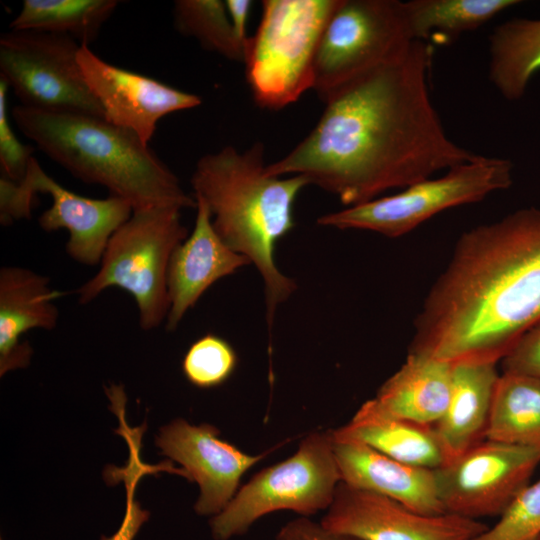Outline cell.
<instances>
[{
  "label": "cell",
  "instance_id": "obj_19",
  "mask_svg": "<svg viewBox=\"0 0 540 540\" xmlns=\"http://www.w3.org/2000/svg\"><path fill=\"white\" fill-rule=\"evenodd\" d=\"M496 364L453 363L450 400L445 413L434 425L446 463L485 439L493 394L500 376Z\"/></svg>",
  "mask_w": 540,
  "mask_h": 540
},
{
  "label": "cell",
  "instance_id": "obj_14",
  "mask_svg": "<svg viewBox=\"0 0 540 540\" xmlns=\"http://www.w3.org/2000/svg\"><path fill=\"white\" fill-rule=\"evenodd\" d=\"M219 433L213 425H192L178 418L163 426L155 440L163 455L182 466L185 478L199 485L194 506L199 515L220 513L239 490L243 474L271 451L247 454Z\"/></svg>",
  "mask_w": 540,
  "mask_h": 540
},
{
  "label": "cell",
  "instance_id": "obj_22",
  "mask_svg": "<svg viewBox=\"0 0 540 540\" xmlns=\"http://www.w3.org/2000/svg\"><path fill=\"white\" fill-rule=\"evenodd\" d=\"M540 71V19L514 18L489 37V80L507 100L520 99Z\"/></svg>",
  "mask_w": 540,
  "mask_h": 540
},
{
  "label": "cell",
  "instance_id": "obj_1",
  "mask_svg": "<svg viewBox=\"0 0 540 540\" xmlns=\"http://www.w3.org/2000/svg\"><path fill=\"white\" fill-rule=\"evenodd\" d=\"M433 55L432 44L413 41L339 89L309 134L267 164L268 173L302 175L350 207L473 159L447 135L432 102Z\"/></svg>",
  "mask_w": 540,
  "mask_h": 540
},
{
  "label": "cell",
  "instance_id": "obj_4",
  "mask_svg": "<svg viewBox=\"0 0 540 540\" xmlns=\"http://www.w3.org/2000/svg\"><path fill=\"white\" fill-rule=\"evenodd\" d=\"M19 130L83 182L106 187L133 210L196 208L176 175L134 132L104 118L48 112L23 105L12 110Z\"/></svg>",
  "mask_w": 540,
  "mask_h": 540
},
{
  "label": "cell",
  "instance_id": "obj_18",
  "mask_svg": "<svg viewBox=\"0 0 540 540\" xmlns=\"http://www.w3.org/2000/svg\"><path fill=\"white\" fill-rule=\"evenodd\" d=\"M50 279L28 268L0 269V375L29 365L32 348L21 341L31 329L52 330L59 319L54 300L62 292Z\"/></svg>",
  "mask_w": 540,
  "mask_h": 540
},
{
  "label": "cell",
  "instance_id": "obj_25",
  "mask_svg": "<svg viewBox=\"0 0 540 540\" xmlns=\"http://www.w3.org/2000/svg\"><path fill=\"white\" fill-rule=\"evenodd\" d=\"M118 4L116 0H24L10 28L67 35L89 44Z\"/></svg>",
  "mask_w": 540,
  "mask_h": 540
},
{
  "label": "cell",
  "instance_id": "obj_13",
  "mask_svg": "<svg viewBox=\"0 0 540 540\" xmlns=\"http://www.w3.org/2000/svg\"><path fill=\"white\" fill-rule=\"evenodd\" d=\"M37 193L52 198L51 207L38 219L40 227L47 232L66 229L69 233L66 253L88 266L100 263L110 238L133 212L130 203L120 197L92 199L67 190L32 157L24 178L13 184L11 197L19 208L31 209Z\"/></svg>",
  "mask_w": 540,
  "mask_h": 540
},
{
  "label": "cell",
  "instance_id": "obj_10",
  "mask_svg": "<svg viewBox=\"0 0 540 540\" xmlns=\"http://www.w3.org/2000/svg\"><path fill=\"white\" fill-rule=\"evenodd\" d=\"M81 45L67 35L11 30L0 37V79L23 106L105 119L78 63Z\"/></svg>",
  "mask_w": 540,
  "mask_h": 540
},
{
  "label": "cell",
  "instance_id": "obj_12",
  "mask_svg": "<svg viewBox=\"0 0 540 540\" xmlns=\"http://www.w3.org/2000/svg\"><path fill=\"white\" fill-rule=\"evenodd\" d=\"M320 523L356 540H473L488 527L451 513H419L342 481Z\"/></svg>",
  "mask_w": 540,
  "mask_h": 540
},
{
  "label": "cell",
  "instance_id": "obj_31",
  "mask_svg": "<svg viewBox=\"0 0 540 540\" xmlns=\"http://www.w3.org/2000/svg\"><path fill=\"white\" fill-rule=\"evenodd\" d=\"M501 361L503 372L540 379V321L518 339Z\"/></svg>",
  "mask_w": 540,
  "mask_h": 540
},
{
  "label": "cell",
  "instance_id": "obj_32",
  "mask_svg": "<svg viewBox=\"0 0 540 540\" xmlns=\"http://www.w3.org/2000/svg\"><path fill=\"white\" fill-rule=\"evenodd\" d=\"M275 540H356L352 537L332 532L321 523L301 516L285 524Z\"/></svg>",
  "mask_w": 540,
  "mask_h": 540
},
{
  "label": "cell",
  "instance_id": "obj_29",
  "mask_svg": "<svg viewBox=\"0 0 540 540\" xmlns=\"http://www.w3.org/2000/svg\"><path fill=\"white\" fill-rule=\"evenodd\" d=\"M128 446L130 456L127 466L113 471L120 474V477L123 478L126 484L127 501L125 515L118 530L109 537L102 536L101 540H134L141 526L149 518V512L142 509L139 502L135 499V488L143 475L160 471V466L145 465L141 462L139 456L140 442H130Z\"/></svg>",
  "mask_w": 540,
  "mask_h": 540
},
{
  "label": "cell",
  "instance_id": "obj_6",
  "mask_svg": "<svg viewBox=\"0 0 540 540\" xmlns=\"http://www.w3.org/2000/svg\"><path fill=\"white\" fill-rule=\"evenodd\" d=\"M340 0H265L243 63L255 102L278 110L313 89L318 44Z\"/></svg>",
  "mask_w": 540,
  "mask_h": 540
},
{
  "label": "cell",
  "instance_id": "obj_9",
  "mask_svg": "<svg viewBox=\"0 0 540 540\" xmlns=\"http://www.w3.org/2000/svg\"><path fill=\"white\" fill-rule=\"evenodd\" d=\"M413 41L403 1L340 0L318 44L313 90L325 102L400 55Z\"/></svg>",
  "mask_w": 540,
  "mask_h": 540
},
{
  "label": "cell",
  "instance_id": "obj_23",
  "mask_svg": "<svg viewBox=\"0 0 540 540\" xmlns=\"http://www.w3.org/2000/svg\"><path fill=\"white\" fill-rule=\"evenodd\" d=\"M485 439L540 451V379L500 374Z\"/></svg>",
  "mask_w": 540,
  "mask_h": 540
},
{
  "label": "cell",
  "instance_id": "obj_2",
  "mask_svg": "<svg viewBox=\"0 0 540 540\" xmlns=\"http://www.w3.org/2000/svg\"><path fill=\"white\" fill-rule=\"evenodd\" d=\"M540 321V209L464 232L428 292L409 352L457 363L502 360Z\"/></svg>",
  "mask_w": 540,
  "mask_h": 540
},
{
  "label": "cell",
  "instance_id": "obj_5",
  "mask_svg": "<svg viewBox=\"0 0 540 540\" xmlns=\"http://www.w3.org/2000/svg\"><path fill=\"white\" fill-rule=\"evenodd\" d=\"M180 212L176 207L133 210L110 238L97 273L76 290L79 303L87 304L105 289L118 287L134 298L143 330L165 322L170 258L188 237Z\"/></svg>",
  "mask_w": 540,
  "mask_h": 540
},
{
  "label": "cell",
  "instance_id": "obj_7",
  "mask_svg": "<svg viewBox=\"0 0 540 540\" xmlns=\"http://www.w3.org/2000/svg\"><path fill=\"white\" fill-rule=\"evenodd\" d=\"M341 482L332 430L306 435L286 460L262 469L210 520L215 540L245 534L261 517L281 510L311 516L327 510Z\"/></svg>",
  "mask_w": 540,
  "mask_h": 540
},
{
  "label": "cell",
  "instance_id": "obj_20",
  "mask_svg": "<svg viewBox=\"0 0 540 540\" xmlns=\"http://www.w3.org/2000/svg\"><path fill=\"white\" fill-rule=\"evenodd\" d=\"M453 363L409 352L405 362L373 398L384 412L413 422L435 425L451 394Z\"/></svg>",
  "mask_w": 540,
  "mask_h": 540
},
{
  "label": "cell",
  "instance_id": "obj_34",
  "mask_svg": "<svg viewBox=\"0 0 540 540\" xmlns=\"http://www.w3.org/2000/svg\"><path fill=\"white\" fill-rule=\"evenodd\" d=\"M536 540H540V536Z\"/></svg>",
  "mask_w": 540,
  "mask_h": 540
},
{
  "label": "cell",
  "instance_id": "obj_30",
  "mask_svg": "<svg viewBox=\"0 0 540 540\" xmlns=\"http://www.w3.org/2000/svg\"><path fill=\"white\" fill-rule=\"evenodd\" d=\"M8 84L0 79V163L4 177L20 182L27 171L34 148L22 144L13 132L7 113Z\"/></svg>",
  "mask_w": 540,
  "mask_h": 540
},
{
  "label": "cell",
  "instance_id": "obj_21",
  "mask_svg": "<svg viewBox=\"0 0 540 540\" xmlns=\"http://www.w3.org/2000/svg\"><path fill=\"white\" fill-rule=\"evenodd\" d=\"M334 432L406 464L437 469L446 463L434 425L390 415L380 409L373 398L364 402L351 420Z\"/></svg>",
  "mask_w": 540,
  "mask_h": 540
},
{
  "label": "cell",
  "instance_id": "obj_26",
  "mask_svg": "<svg viewBox=\"0 0 540 540\" xmlns=\"http://www.w3.org/2000/svg\"><path fill=\"white\" fill-rule=\"evenodd\" d=\"M173 17L175 28L183 35L197 39L207 50L243 63L245 47L235 35L225 1L178 0Z\"/></svg>",
  "mask_w": 540,
  "mask_h": 540
},
{
  "label": "cell",
  "instance_id": "obj_15",
  "mask_svg": "<svg viewBox=\"0 0 540 540\" xmlns=\"http://www.w3.org/2000/svg\"><path fill=\"white\" fill-rule=\"evenodd\" d=\"M78 63L105 119L134 132L145 144L162 117L195 108L202 102L195 94L105 62L88 44L81 45Z\"/></svg>",
  "mask_w": 540,
  "mask_h": 540
},
{
  "label": "cell",
  "instance_id": "obj_28",
  "mask_svg": "<svg viewBox=\"0 0 540 540\" xmlns=\"http://www.w3.org/2000/svg\"><path fill=\"white\" fill-rule=\"evenodd\" d=\"M498 517L473 540H536L540 536V479L526 485Z\"/></svg>",
  "mask_w": 540,
  "mask_h": 540
},
{
  "label": "cell",
  "instance_id": "obj_24",
  "mask_svg": "<svg viewBox=\"0 0 540 540\" xmlns=\"http://www.w3.org/2000/svg\"><path fill=\"white\" fill-rule=\"evenodd\" d=\"M518 0H410L404 9L414 41L447 45L476 30Z\"/></svg>",
  "mask_w": 540,
  "mask_h": 540
},
{
  "label": "cell",
  "instance_id": "obj_27",
  "mask_svg": "<svg viewBox=\"0 0 540 540\" xmlns=\"http://www.w3.org/2000/svg\"><path fill=\"white\" fill-rule=\"evenodd\" d=\"M237 361L235 350L225 339L206 334L187 350L182 371L194 386L212 388L221 385L232 375Z\"/></svg>",
  "mask_w": 540,
  "mask_h": 540
},
{
  "label": "cell",
  "instance_id": "obj_11",
  "mask_svg": "<svg viewBox=\"0 0 540 540\" xmlns=\"http://www.w3.org/2000/svg\"><path fill=\"white\" fill-rule=\"evenodd\" d=\"M539 464L536 449L484 439L435 469L440 501L461 517L500 516Z\"/></svg>",
  "mask_w": 540,
  "mask_h": 540
},
{
  "label": "cell",
  "instance_id": "obj_3",
  "mask_svg": "<svg viewBox=\"0 0 540 540\" xmlns=\"http://www.w3.org/2000/svg\"><path fill=\"white\" fill-rule=\"evenodd\" d=\"M191 185L194 197L208 206L220 239L261 275L271 329L278 306L297 289L276 265L275 247L294 228V203L309 182L302 175L268 173L264 146L256 142L244 151L226 146L202 156Z\"/></svg>",
  "mask_w": 540,
  "mask_h": 540
},
{
  "label": "cell",
  "instance_id": "obj_33",
  "mask_svg": "<svg viewBox=\"0 0 540 540\" xmlns=\"http://www.w3.org/2000/svg\"><path fill=\"white\" fill-rule=\"evenodd\" d=\"M225 5L235 35L246 50L250 37L247 34V22L252 2L249 0H227Z\"/></svg>",
  "mask_w": 540,
  "mask_h": 540
},
{
  "label": "cell",
  "instance_id": "obj_16",
  "mask_svg": "<svg viewBox=\"0 0 540 540\" xmlns=\"http://www.w3.org/2000/svg\"><path fill=\"white\" fill-rule=\"evenodd\" d=\"M195 200L194 228L176 247L168 266L170 308L165 321L168 331L178 327L186 312L216 281L250 264L245 256L231 250L220 239L208 206L199 198Z\"/></svg>",
  "mask_w": 540,
  "mask_h": 540
},
{
  "label": "cell",
  "instance_id": "obj_17",
  "mask_svg": "<svg viewBox=\"0 0 540 540\" xmlns=\"http://www.w3.org/2000/svg\"><path fill=\"white\" fill-rule=\"evenodd\" d=\"M332 432L343 483L385 496L419 513H446L439 498L435 469L400 462L363 442Z\"/></svg>",
  "mask_w": 540,
  "mask_h": 540
},
{
  "label": "cell",
  "instance_id": "obj_8",
  "mask_svg": "<svg viewBox=\"0 0 540 540\" xmlns=\"http://www.w3.org/2000/svg\"><path fill=\"white\" fill-rule=\"evenodd\" d=\"M513 164L499 157L478 155L453 166L437 178L414 183L400 192L325 214L317 223L340 230L357 229L401 237L449 208L472 204L508 189Z\"/></svg>",
  "mask_w": 540,
  "mask_h": 540
}]
</instances>
